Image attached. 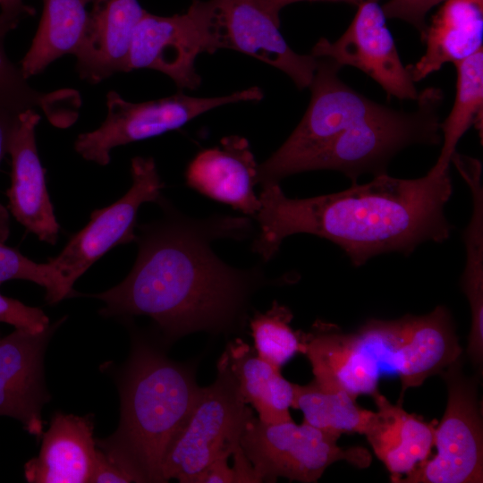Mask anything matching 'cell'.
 Instances as JSON below:
<instances>
[{
    "instance_id": "1",
    "label": "cell",
    "mask_w": 483,
    "mask_h": 483,
    "mask_svg": "<svg viewBox=\"0 0 483 483\" xmlns=\"http://www.w3.org/2000/svg\"><path fill=\"white\" fill-rule=\"evenodd\" d=\"M161 218L139 227L138 255L117 285L86 296L104 302V317L150 318L167 340L206 331H242L252 296L270 283L261 267L240 269L224 262L212 244L243 240L252 232L246 216L190 217L163 196Z\"/></svg>"
},
{
    "instance_id": "2",
    "label": "cell",
    "mask_w": 483,
    "mask_h": 483,
    "mask_svg": "<svg viewBox=\"0 0 483 483\" xmlns=\"http://www.w3.org/2000/svg\"><path fill=\"white\" fill-rule=\"evenodd\" d=\"M452 192L449 170L433 167L416 179L385 173L343 191L306 199L287 197L279 183L264 185L252 250L267 262L286 237L309 233L337 244L356 267L383 253L409 256L422 242L449 238L445 207Z\"/></svg>"
},
{
    "instance_id": "3",
    "label": "cell",
    "mask_w": 483,
    "mask_h": 483,
    "mask_svg": "<svg viewBox=\"0 0 483 483\" xmlns=\"http://www.w3.org/2000/svg\"><path fill=\"white\" fill-rule=\"evenodd\" d=\"M202 387L193 365L175 362L138 340L120 385L118 428L96 445L133 482H164L166 450Z\"/></svg>"
},
{
    "instance_id": "4",
    "label": "cell",
    "mask_w": 483,
    "mask_h": 483,
    "mask_svg": "<svg viewBox=\"0 0 483 483\" xmlns=\"http://www.w3.org/2000/svg\"><path fill=\"white\" fill-rule=\"evenodd\" d=\"M443 100L442 89L429 87L419 93L412 111L386 106L343 131L307 158L299 173L335 170L344 174L352 183L364 173H373L374 176L386 173L387 165L402 148L413 144H440Z\"/></svg>"
},
{
    "instance_id": "5",
    "label": "cell",
    "mask_w": 483,
    "mask_h": 483,
    "mask_svg": "<svg viewBox=\"0 0 483 483\" xmlns=\"http://www.w3.org/2000/svg\"><path fill=\"white\" fill-rule=\"evenodd\" d=\"M216 380L201 392L182 427L172 439L162 463L164 482L172 479L191 483L216 459L233 454L242 432L253 416L224 352Z\"/></svg>"
},
{
    "instance_id": "6",
    "label": "cell",
    "mask_w": 483,
    "mask_h": 483,
    "mask_svg": "<svg viewBox=\"0 0 483 483\" xmlns=\"http://www.w3.org/2000/svg\"><path fill=\"white\" fill-rule=\"evenodd\" d=\"M342 67L327 58H318L309 85L311 99L298 126L284 144L258 165V183H279L299 173L300 165L343 131L380 112L385 105L360 94L339 77Z\"/></svg>"
},
{
    "instance_id": "7",
    "label": "cell",
    "mask_w": 483,
    "mask_h": 483,
    "mask_svg": "<svg viewBox=\"0 0 483 483\" xmlns=\"http://www.w3.org/2000/svg\"><path fill=\"white\" fill-rule=\"evenodd\" d=\"M337 440L304 422L266 424L252 416L242 432L240 446L259 482H275L277 478L317 482L338 461L361 469L369 466L371 455L367 449L343 448Z\"/></svg>"
},
{
    "instance_id": "8",
    "label": "cell",
    "mask_w": 483,
    "mask_h": 483,
    "mask_svg": "<svg viewBox=\"0 0 483 483\" xmlns=\"http://www.w3.org/2000/svg\"><path fill=\"white\" fill-rule=\"evenodd\" d=\"M357 333L379 364L398 375L402 395L442 372L462 352L452 315L445 306L423 316L370 319Z\"/></svg>"
},
{
    "instance_id": "9",
    "label": "cell",
    "mask_w": 483,
    "mask_h": 483,
    "mask_svg": "<svg viewBox=\"0 0 483 483\" xmlns=\"http://www.w3.org/2000/svg\"><path fill=\"white\" fill-rule=\"evenodd\" d=\"M262 97L261 89L252 87L223 97H194L178 92L157 100L133 103L111 90L106 94L105 121L97 129L80 133L74 141V150L87 161L106 165L116 147L178 129L217 106Z\"/></svg>"
},
{
    "instance_id": "10",
    "label": "cell",
    "mask_w": 483,
    "mask_h": 483,
    "mask_svg": "<svg viewBox=\"0 0 483 483\" xmlns=\"http://www.w3.org/2000/svg\"><path fill=\"white\" fill-rule=\"evenodd\" d=\"M439 374L448 398L443 418L435 427L436 453L400 483H481L483 423L479 380L463 373L460 359Z\"/></svg>"
},
{
    "instance_id": "11",
    "label": "cell",
    "mask_w": 483,
    "mask_h": 483,
    "mask_svg": "<svg viewBox=\"0 0 483 483\" xmlns=\"http://www.w3.org/2000/svg\"><path fill=\"white\" fill-rule=\"evenodd\" d=\"M221 48L212 0H194L182 14L158 16L145 13L132 38L127 72L152 69L170 77L179 89L200 84L197 56Z\"/></svg>"
},
{
    "instance_id": "12",
    "label": "cell",
    "mask_w": 483,
    "mask_h": 483,
    "mask_svg": "<svg viewBox=\"0 0 483 483\" xmlns=\"http://www.w3.org/2000/svg\"><path fill=\"white\" fill-rule=\"evenodd\" d=\"M131 186L108 207L96 209L89 223L74 233L56 256L47 262L71 284L109 250L136 241V216L146 202H157L164 183L152 157H135L131 164Z\"/></svg>"
},
{
    "instance_id": "13",
    "label": "cell",
    "mask_w": 483,
    "mask_h": 483,
    "mask_svg": "<svg viewBox=\"0 0 483 483\" xmlns=\"http://www.w3.org/2000/svg\"><path fill=\"white\" fill-rule=\"evenodd\" d=\"M386 16L376 0L361 2L346 30L335 41L320 38L311 50L317 58H327L341 67L352 66L373 79L388 96L417 100L419 91L404 66Z\"/></svg>"
},
{
    "instance_id": "14",
    "label": "cell",
    "mask_w": 483,
    "mask_h": 483,
    "mask_svg": "<svg viewBox=\"0 0 483 483\" xmlns=\"http://www.w3.org/2000/svg\"><path fill=\"white\" fill-rule=\"evenodd\" d=\"M221 48L251 55L288 75L300 89L309 87L318 58L293 51L279 31L280 20L257 0H212Z\"/></svg>"
},
{
    "instance_id": "15",
    "label": "cell",
    "mask_w": 483,
    "mask_h": 483,
    "mask_svg": "<svg viewBox=\"0 0 483 483\" xmlns=\"http://www.w3.org/2000/svg\"><path fill=\"white\" fill-rule=\"evenodd\" d=\"M53 329L33 334L15 328L0 338V416L18 419L37 437L43 435L41 410L49 400L43 356Z\"/></svg>"
},
{
    "instance_id": "16",
    "label": "cell",
    "mask_w": 483,
    "mask_h": 483,
    "mask_svg": "<svg viewBox=\"0 0 483 483\" xmlns=\"http://www.w3.org/2000/svg\"><path fill=\"white\" fill-rule=\"evenodd\" d=\"M39 120L40 115L34 109L18 115L8 146L12 172L6 196L13 217L38 240L54 245L60 226L37 150L35 130Z\"/></svg>"
},
{
    "instance_id": "17",
    "label": "cell",
    "mask_w": 483,
    "mask_h": 483,
    "mask_svg": "<svg viewBox=\"0 0 483 483\" xmlns=\"http://www.w3.org/2000/svg\"><path fill=\"white\" fill-rule=\"evenodd\" d=\"M302 343L319 386L344 391L355 399L378 391L381 365L357 332L346 334L317 320L309 332L302 333Z\"/></svg>"
},
{
    "instance_id": "18",
    "label": "cell",
    "mask_w": 483,
    "mask_h": 483,
    "mask_svg": "<svg viewBox=\"0 0 483 483\" xmlns=\"http://www.w3.org/2000/svg\"><path fill=\"white\" fill-rule=\"evenodd\" d=\"M257 173L248 140L232 135L219 146L199 152L189 164L185 176L191 189L255 217L260 207L254 192Z\"/></svg>"
},
{
    "instance_id": "19",
    "label": "cell",
    "mask_w": 483,
    "mask_h": 483,
    "mask_svg": "<svg viewBox=\"0 0 483 483\" xmlns=\"http://www.w3.org/2000/svg\"><path fill=\"white\" fill-rule=\"evenodd\" d=\"M83 43L75 55L81 79L98 83L127 72L135 29L145 13L138 0H91Z\"/></svg>"
},
{
    "instance_id": "20",
    "label": "cell",
    "mask_w": 483,
    "mask_h": 483,
    "mask_svg": "<svg viewBox=\"0 0 483 483\" xmlns=\"http://www.w3.org/2000/svg\"><path fill=\"white\" fill-rule=\"evenodd\" d=\"M97 451L90 415L55 413L37 457L24 466L30 483L89 482Z\"/></svg>"
},
{
    "instance_id": "21",
    "label": "cell",
    "mask_w": 483,
    "mask_h": 483,
    "mask_svg": "<svg viewBox=\"0 0 483 483\" xmlns=\"http://www.w3.org/2000/svg\"><path fill=\"white\" fill-rule=\"evenodd\" d=\"M371 396L377 411L365 436L392 482L400 483L431 456L436 423L407 412L400 401L393 404L378 391Z\"/></svg>"
},
{
    "instance_id": "22",
    "label": "cell",
    "mask_w": 483,
    "mask_h": 483,
    "mask_svg": "<svg viewBox=\"0 0 483 483\" xmlns=\"http://www.w3.org/2000/svg\"><path fill=\"white\" fill-rule=\"evenodd\" d=\"M421 40L424 55L407 66L415 83L483 49V0H445Z\"/></svg>"
},
{
    "instance_id": "23",
    "label": "cell",
    "mask_w": 483,
    "mask_h": 483,
    "mask_svg": "<svg viewBox=\"0 0 483 483\" xmlns=\"http://www.w3.org/2000/svg\"><path fill=\"white\" fill-rule=\"evenodd\" d=\"M235 376L241 394L266 424L292 420L289 409L293 398V384L280 369L260 359L254 349L241 339L229 343L225 352Z\"/></svg>"
},
{
    "instance_id": "24",
    "label": "cell",
    "mask_w": 483,
    "mask_h": 483,
    "mask_svg": "<svg viewBox=\"0 0 483 483\" xmlns=\"http://www.w3.org/2000/svg\"><path fill=\"white\" fill-rule=\"evenodd\" d=\"M43 13L31 45L19 64L29 79L51 63L79 52L85 38L91 0H42Z\"/></svg>"
},
{
    "instance_id": "25",
    "label": "cell",
    "mask_w": 483,
    "mask_h": 483,
    "mask_svg": "<svg viewBox=\"0 0 483 483\" xmlns=\"http://www.w3.org/2000/svg\"><path fill=\"white\" fill-rule=\"evenodd\" d=\"M472 197V213L464 230L466 248L465 268L462 275V288L467 296L471 314L469 341L479 344L483 341V189L481 163L473 157L455 152L451 159Z\"/></svg>"
},
{
    "instance_id": "26",
    "label": "cell",
    "mask_w": 483,
    "mask_h": 483,
    "mask_svg": "<svg viewBox=\"0 0 483 483\" xmlns=\"http://www.w3.org/2000/svg\"><path fill=\"white\" fill-rule=\"evenodd\" d=\"M10 30L0 25V109L21 113L40 109L55 127L67 128L77 119L80 97L74 89L41 92L32 88L19 64L8 57L4 46Z\"/></svg>"
},
{
    "instance_id": "27",
    "label": "cell",
    "mask_w": 483,
    "mask_h": 483,
    "mask_svg": "<svg viewBox=\"0 0 483 483\" xmlns=\"http://www.w3.org/2000/svg\"><path fill=\"white\" fill-rule=\"evenodd\" d=\"M357 399L342 390L326 389L314 381L293 384L292 408L303 412L304 423L337 436L346 433L365 435L376 411L358 405Z\"/></svg>"
},
{
    "instance_id": "28",
    "label": "cell",
    "mask_w": 483,
    "mask_h": 483,
    "mask_svg": "<svg viewBox=\"0 0 483 483\" xmlns=\"http://www.w3.org/2000/svg\"><path fill=\"white\" fill-rule=\"evenodd\" d=\"M454 65L457 72L455 98L449 114L440 123L443 146L433 165L438 171L449 170L459 140L472 124L482 139L483 49Z\"/></svg>"
},
{
    "instance_id": "29",
    "label": "cell",
    "mask_w": 483,
    "mask_h": 483,
    "mask_svg": "<svg viewBox=\"0 0 483 483\" xmlns=\"http://www.w3.org/2000/svg\"><path fill=\"white\" fill-rule=\"evenodd\" d=\"M292 311L276 301L264 313L256 311L249 325L257 355L281 369L296 353L303 352L302 331L293 330Z\"/></svg>"
},
{
    "instance_id": "30",
    "label": "cell",
    "mask_w": 483,
    "mask_h": 483,
    "mask_svg": "<svg viewBox=\"0 0 483 483\" xmlns=\"http://www.w3.org/2000/svg\"><path fill=\"white\" fill-rule=\"evenodd\" d=\"M14 279L30 281L44 287L46 301L49 304L74 295L73 285L48 262L37 263L0 242V284Z\"/></svg>"
},
{
    "instance_id": "31",
    "label": "cell",
    "mask_w": 483,
    "mask_h": 483,
    "mask_svg": "<svg viewBox=\"0 0 483 483\" xmlns=\"http://www.w3.org/2000/svg\"><path fill=\"white\" fill-rule=\"evenodd\" d=\"M0 322L33 334L41 333L49 326V318L42 309L25 305L1 293Z\"/></svg>"
},
{
    "instance_id": "32",
    "label": "cell",
    "mask_w": 483,
    "mask_h": 483,
    "mask_svg": "<svg viewBox=\"0 0 483 483\" xmlns=\"http://www.w3.org/2000/svg\"><path fill=\"white\" fill-rule=\"evenodd\" d=\"M445 0H389L382 5L386 18L403 21L413 26L423 38L429 11Z\"/></svg>"
},
{
    "instance_id": "33",
    "label": "cell",
    "mask_w": 483,
    "mask_h": 483,
    "mask_svg": "<svg viewBox=\"0 0 483 483\" xmlns=\"http://www.w3.org/2000/svg\"><path fill=\"white\" fill-rule=\"evenodd\" d=\"M20 114V113H19ZM18 113L0 109V163L8 153L10 138L17 118ZM10 234V216L6 208L0 203V242H4Z\"/></svg>"
},
{
    "instance_id": "34",
    "label": "cell",
    "mask_w": 483,
    "mask_h": 483,
    "mask_svg": "<svg viewBox=\"0 0 483 483\" xmlns=\"http://www.w3.org/2000/svg\"><path fill=\"white\" fill-rule=\"evenodd\" d=\"M89 482L94 483H128L132 479L116 464L111 462L104 452L97 447Z\"/></svg>"
},
{
    "instance_id": "35",
    "label": "cell",
    "mask_w": 483,
    "mask_h": 483,
    "mask_svg": "<svg viewBox=\"0 0 483 483\" xmlns=\"http://www.w3.org/2000/svg\"><path fill=\"white\" fill-rule=\"evenodd\" d=\"M0 20L16 27L20 19L26 14H31L32 8L25 5L22 0H0Z\"/></svg>"
},
{
    "instance_id": "36",
    "label": "cell",
    "mask_w": 483,
    "mask_h": 483,
    "mask_svg": "<svg viewBox=\"0 0 483 483\" xmlns=\"http://www.w3.org/2000/svg\"><path fill=\"white\" fill-rule=\"evenodd\" d=\"M258 4L274 18L279 20L280 11L286 5L300 1L313 0H257Z\"/></svg>"
}]
</instances>
